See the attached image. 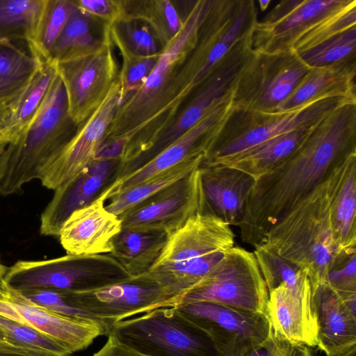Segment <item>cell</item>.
I'll use <instances>...</instances> for the list:
<instances>
[{"label":"cell","instance_id":"cell-1","mask_svg":"<svg viewBox=\"0 0 356 356\" xmlns=\"http://www.w3.org/2000/svg\"><path fill=\"white\" fill-rule=\"evenodd\" d=\"M356 153V104L343 105L314 126L300 146L257 180L239 225L254 247L267 232L342 161Z\"/></svg>","mask_w":356,"mask_h":356},{"label":"cell","instance_id":"cell-2","mask_svg":"<svg viewBox=\"0 0 356 356\" xmlns=\"http://www.w3.org/2000/svg\"><path fill=\"white\" fill-rule=\"evenodd\" d=\"M212 0L193 1L178 34L162 49L145 83L118 107L105 141L124 138L123 164L147 152L165 130L181 67L195 48ZM104 141V142H105Z\"/></svg>","mask_w":356,"mask_h":356},{"label":"cell","instance_id":"cell-3","mask_svg":"<svg viewBox=\"0 0 356 356\" xmlns=\"http://www.w3.org/2000/svg\"><path fill=\"white\" fill-rule=\"evenodd\" d=\"M350 155L284 214L258 244L301 269L312 291L326 282L329 272L354 254L339 245L331 218L332 199Z\"/></svg>","mask_w":356,"mask_h":356},{"label":"cell","instance_id":"cell-4","mask_svg":"<svg viewBox=\"0 0 356 356\" xmlns=\"http://www.w3.org/2000/svg\"><path fill=\"white\" fill-rule=\"evenodd\" d=\"M230 225L210 213L191 217L168 236L163 251L145 273L175 298L199 286L234 246ZM178 305V306H179Z\"/></svg>","mask_w":356,"mask_h":356},{"label":"cell","instance_id":"cell-5","mask_svg":"<svg viewBox=\"0 0 356 356\" xmlns=\"http://www.w3.org/2000/svg\"><path fill=\"white\" fill-rule=\"evenodd\" d=\"M76 130L68 114L65 89L58 73L30 121L10 142L0 194L18 193L39 179L44 166Z\"/></svg>","mask_w":356,"mask_h":356},{"label":"cell","instance_id":"cell-6","mask_svg":"<svg viewBox=\"0 0 356 356\" xmlns=\"http://www.w3.org/2000/svg\"><path fill=\"white\" fill-rule=\"evenodd\" d=\"M356 104L345 97L321 99L296 110L259 112L234 108L200 165H213L278 135L310 129L337 108Z\"/></svg>","mask_w":356,"mask_h":356},{"label":"cell","instance_id":"cell-7","mask_svg":"<svg viewBox=\"0 0 356 356\" xmlns=\"http://www.w3.org/2000/svg\"><path fill=\"white\" fill-rule=\"evenodd\" d=\"M131 277L109 254H67L49 259L19 260L8 267L4 280L20 291L37 289L81 291Z\"/></svg>","mask_w":356,"mask_h":356},{"label":"cell","instance_id":"cell-8","mask_svg":"<svg viewBox=\"0 0 356 356\" xmlns=\"http://www.w3.org/2000/svg\"><path fill=\"white\" fill-rule=\"evenodd\" d=\"M309 69L293 49L276 54L252 50L232 83L234 108L279 111Z\"/></svg>","mask_w":356,"mask_h":356},{"label":"cell","instance_id":"cell-9","mask_svg":"<svg viewBox=\"0 0 356 356\" xmlns=\"http://www.w3.org/2000/svg\"><path fill=\"white\" fill-rule=\"evenodd\" d=\"M122 341L151 356H219L177 307H160L111 325ZM109 331V332H110Z\"/></svg>","mask_w":356,"mask_h":356},{"label":"cell","instance_id":"cell-10","mask_svg":"<svg viewBox=\"0 0 356 356\" xmlns=\"http://www.w3.org/2000/svg\"><path fill=\"white\" fill-rule=\"evenodd\" d=\"M268 290L253 252L240 247L225 252L207 278L186 293L179 305L212 302L266 315Z\"/></svg>","mask_w":356,"mask_h":356},{"label":"cell","instance_id":"cell-11","mask_svg":"<svg viewBox=\"0 0 356 356\" xmlns=\"http://www.w3.org/2000/svg\"><path fill=\"white\" fill-rule=\"evenodd\" d=\"M177 307L186 322L211 342L219 356H245L273 330L266 314L220 303L200 301Z\"/></svg>","mask_w":356,"mask_h":356},{"label":"cell","instance_id":"cell-12","mask_svg":"<svg viewBox=\"0 0 356 356\" xmlns=\"http://www.w3.org/2000/svg\"><path fill=\"white\" fill-rule=\"evenodd\" d=\"M60 291L69 305L88 314L109 329L115 323L155 309L179 305L175 298L147 274L98 289Z\"/></svg>","mask_w":356,"mask_h":356},{"label":"cell","instance_id":"cell-13","mask_svg":"<svg viewBox=\"0 0 356 356\" xmlns=\"http://www.w3.org/2000/svg\"><path fill=\"white\" fill-rule=\"evenodd\" d=\"M58 64L67 99L69 116L77 128L101 105L118 79L109 27L104 24L100 46L94 51Z\"/></svg>","mask_w":356,"mask_h":356},{"label":"cell","instance_id":"cell-14","mask_svg":"<svg viewBox=\"0 0 356 356\" xmlns=\"http://www.w3.org/2000/svg\"><path fill=\"white\" fill-rule=\"evenodd\" d=\"M247 40L237 42L185 104L172 124L144 154L122 165L118 179L136 171L193 127L213 103L229 91L233 81L251 53Z\"/></svg>","mask_w":356,"mask_h":356},{"label":"cell","instance_id":"cell-15","mask_svg":"<svg viewBox=\"0 0 356 356\" xmlns=\"http://www.w3.org/2000/svg\"><path fill=\"white\" fill-rule=\"evenodd\" d=\"M232 110L231 88L216 100L202 118L175 142L136 171L115 181L104 192L106 200L186 160L200 156L204 157Z\"/></svg>","mask_w":356,"mask_h":356},{"label":"cell","instance_id":"cell-16","mask_svg":"<svg viewBox=\"0 0 356 356\" xmlns=\"http://www.w3.org/2000/svg\"><path fill=\"white\" fill-rule=\"evenodd\" d=\"M199 168L119 216L122 229H154L170 235L193 216L210 213Z\"/></svg>","mask_w":356,"mask_h":356},{"label":"cell","instance_id":"cell-17","mask_svg":"<svg viewBox=\"0 0 356 356\" xmlns=\"http://www.w3.org/2000/svg\"><path fill=\"white\" fill-rule=\"evenodd\" d=\"M120 99L119 79L97 109L79 127L41 172L42 185L55 191L88 166L106 140Z\"/></svg>","mask_w":356,"mask_h":356},{"label":"cell","instance_id":"cell-18","mask_svg":"<svg viewBox=\"0 0 356 356\" xmlns=\"http://www.w3.org/2000/svg\"><path fill=\"white\" fill-rule=\"evenodd\" d=\"M347 0H282L261 20L252 35V50L276 54L293 49L298 40L316 23Z\"/></svg>","mask_w":356,"mask_h":356},{"label":"cell","instance_id":"cell-19","mask_svg":"<svg viewBox=\"0 0 356 356\" xmlns=\"http://www.w3.org/2000/svg\"><path fill=\"white\" fill-rule=\"evenodd\" d=\"M0 298L17 313L19 323L50 337L71 354L87 348L96 338L109 333V327L96 319L70 317L37 305L4 278L0 283Z\"/></svg>","mask_w":356,"mask_h":356},{"label":"cell","instance_id":"cell-20","mask_svg":"<svg viewBox=\"0 0 356 356\" xmlns=\"http://www.w3.org/2000/svg\"><path fill=\"white\" fill-rule=\"evenodd\" d=\"M122 161L93 160L68 182L56 189L40 216L42 235L58 237L69 218L97 199L118 179Z\"/></svg>","mask_w":356,"mask_h":356},{"label":"cell","instance_id":"cell-21","mask_svg":"<svg viewBox=\"0 0 356 356\" xmlns=\"http://www.w3.org/2000/svg\"><path fill=\"white\" fill-rule=\"evenodd\" d=\"M104 192L89 204L74 211L63 224L58 238L67 254L110 253L112 241L122 229L118 216L108 211Z\"/></svg>","mask_w":356,"mask_h":356},{"label":"cell","instance_id":"cell-22","mask_svg":"<svg viewBox=\"0 0 356 356\" xmlns=\"http://www.w3.org/2000/svg\"><path fill=\"white\" fill-rule=\"evenodd\" d=\"M266 316L273 333L293 344L318 347V326L312 289L292 290L280 284L268 292Z\"/></svg>","mask_w":356,"mask_h":356},{"label":"cell","instance_id":"cell-23","mask_svg":"<svg viewBox=\"0 0 356 356\" xmlns=\"http://www.w3.org/2000/svg\"><path fill=\"white\" fill-rule=\"evenodd\" d=\"M199 171L209 211L229 225L238 227L256 180L224 165H200Z\"/></svg>","mask_w":356,"mask_h":356},{"label":"cell","instance_id":"cell-24","mask_svg":"<svg viewBox=\"0 0 356 356\" xmlns=\"http://www.w3.org/2000/svg\"><path fill=\"white\" fill-rule=\"evenodd\" d=\"M318 326V348L326 356H341L356 346V317L327 282L312 291Z\"/></svg>","mask_w":356,"mask_h":356},{"label":"cell","instance_id":"cell-25","mask_svg":"<svg viewBox=\"0 0 356 356\" xmlns=\"http://www.w3.org/2000/svg\"><path fill=\"white\" fill-rule=\"evenodd\" d=\"M356 60L311 67L282 104L280 111L300 108L315 102L332 97L356 101Z\"/></svg>","mask_w":356,"mask_h":356},{"label":"cell","instance_id":"cell-26","mask_svg":"<svg viewBox=\"0 0 356 356\" xmlns=\"http://www.w3.org/2000/svg\"><path fill=\"white\" fill-rule=\"evenodd\" d=\"M169 235L162 231L122 229L112 241L109 255L131 277L145 274L156 261Z\"/></svg>","mask_w":356,"mask_h":356},{"label":"cell","instance_id":"cell-27","mask_svg":"<svg viewBox=\"0 0 356 356\" xmlns=\"http://www.w3.org/2000/svg\"><path fill=\"white\" fill-rule=\"evenodd\" d=\"M312 129H298L278 135L216 165L240 170L257 180L293 154Z\"/></svg>","mask_w":356,"mask_h":356},{"label":"cell","instance_id":"cell-28","mask_svg":"<svg viewBox=\"0 0 356 356\" xmlns=\"http://www.w3.org/2000/svg\"><path fill=\"white\" fill-rule=\"evenodd\" d=\"M356 153L350 156L331 206L335 238L348 254L356 252Z\"/></svg>","mask_w":356,"mask_h":356},{"label":"cell","instance_id":"cell-29","mask_svg":"<svg viewBox=\"0 0 356 356\" xmlns=\"http://www.w3.org/2000/svg\"><path fill=\"white\" fill-rule=\"evenodd\" d=\"M48 0H0V44L36 38Z\"/></svg>","mask_w":356,"mask_h":356},{"label":"cell","instance_id":"cell-30","mask_svg":"<svg viewBox=\"0 0 356 356\" xmlns=\"http://www.w3.org/2000/svg\"><path fill=\"white\" fill-rule=\"evenodd\" d=\"M42 63L13 43L0 44V101L8 108L19 97Z\"/></svg>","mask_w":356,"mask_h":356},{"label":"cell","instance_id":"cell-31","mask_svg":"<svg viewBox=\"0 0 356 356\" xmlns=\"http://www.w3.org/2000/svg\"><path fill=\"white\" fill-rule=\"evenodd\" d=\"M204 156L186 160L152 178L117 193L110 198L106 209L119 216L137 204L172 185L198 168Z\"/></svg>","mask_w":356,"mask_h":356},{"label":"cell","instance_id":"cell-32","mask_svg":"<svg viewBox=\"0 0 356 356\" xmlns=\"http://www.w3.org/2000/svg\"><path fill=\"white\" fill-rule=\"evenodd\" d=\"M57 66V63L51 59L43 62L19 97L8 108L9 116L5 130L13 140L37 111L58 74Z\"/></svg>","mask_w":356,"mask_h":356},{"label":"cell","instance_id":"cell-33","mask_svg":"<svg viewBox=\"0 0 356 356\" xmlns=\"http://www.w3.org/2000/svg\"><path fill=\"white\" fill-rule=\"evenodd\" d=\"M125 16L145 23L164 47L179 32L183 24L178 12L169 0H124Z\"/></svg>","mask_w":356,"mask_h":356},{"label":"cell","instance_id":"cell-34","mask_svg":"<svg viewBox=\"0 0 356 356\" xmlns=\"http://www.w3.org/2000/svg\"><path fill=\"white\" fill-rule=\"evenodd\" d=\"M90 19L89 15L76 7L54 44L49 59L59 63L96 50L100 46L102 39L99 40L92 35Z\"/></svg>","mask_w":356,"mask_h":356},{"label":"cell","instance_id":"cell-35","mask_svg":"<svg viewBox=\"0 0 356 356\" xmlns=\"http://www.w3.org/2000/svg\"><path fill=\"white\" fill-rule=\"evenodd\" d=\"M74 1L48 0L36 38L29 48L41 61L49 59L51 51L76 9Z\"/></svg>","mask_w":356,"mask_h":356},{"label":"cell","instance_id":"cell-36","mask_svg":"<svg viewBox=\"0 0 356 356\" xmlns=\"http://www.w3.org/2000/svg\"><path fill=\"white\" fill-rule=\"evenodd\" d=\"M253 252L268 292L283 284L294 291L311 286L307 275L298 267L260 245Z\"/></svg>","mask_w":356,"mask_h":356},{"label":"cell","instance_id":"cell-37","mask_svg":"<svg viewBox=\"0 0 356 356\" xmlns=\"http://www.w3.org/2000/svg\"><path fill=\"white\" fill-rule=\"evenodd\" d=\"M355 26L356 1L347 0L303 34L293 49L300 54Z\"/></svg>","mask_w":356,"mask_h":356},{"label":"cell","instance_id":"cell-38","mask_svg":"<svg viewBox=\"0 0 356 356\" xmlns=\"http://www.w3.org/2000/svg\"><path fill=\"white\" fill-rule=\"evenodd\" d=\"M108 27L113 45L119 50L122 57V67L119 72L118 79L120 83V99L122 104L128 97L138 90L145 83L160 54L148 56L134 54L127 49L110 25Z\"/></svg>","mask_w":356,"mask_h":356},{"label":"cell","instance_id":"cell-39","mask_svg":"<svg viewBox=\"0 0 356 356\" xmlns=\"http://www.w3.org/2000/svg\"><path fill=\"white\" fill-rule=\"evenodd\" d=\"M310 68L356 58V26L298 54Z\"/></svg>","mask_w":356,"mask_h":356},{"label":"cell","instance_id":"cell-40","mask_svg":"<svg viewBox=\"0 0 356 356\" xmlns=\"http://www.w3.org/2000/svg\"><path fill=\"white\" fill-rule=\"evenodd\" d=\"M0 327L6 338L16 344L46 356H70L60 343L42 332L0 316Z\"/></svg>","mask_w":356,"mask_h":356},{"label":"cell","instance_id":"cell-41","mask_svg":"<svg viewBox=\"0 0 356 356\" xmlns=\"http://www.w3.org/2000/svg\"><path fill=\"white\" fill-rule=\"evenodd\" d=\"M110 26L127 49L136 55H158L163 48L152 29L143 22L125 17Z\"/></svg>","mask_w":356,"mask_h":356},{"label":"cell","instance_id":"cell-42","mask_svg":"<svg viewBox=\"0 0 356 356\" xmlns=\"http://www.w3.org/2000/svg\"><path fill=\"white\" fill-rule=\"evenodd\" d=\"M22 292L32 302L58 314L70 317L93 318L88 314L69 305L59 290L37 289Z\"/></svg>","mask_w":356,"mask_h":356},{"label":"cell","instance_id":"cell-43","mask_svg":"<svg viewBox=\"0 0 356 356\" xmlns=\"http://www.w3.org/2000/svg\"><path fill=\"white\" fill-rule=\"evenodd\" d=\"M76 6L82 12L112 25L125 16L124 0H74Z\"/></svg>","mask_w":356,"mask_h":356},{"label":"cell","instance_id":"cell-44","mask_svg":"<svg viewBox=\"0 0 356 356\" xmlns=\"http://www.w3.org/2000/svg\"><path fill=\"white\" fill-rule=\"evenodd\" d=\"M326 282L339 296L356 293V253L332 268Z\"/></svg>","mask_w":356,"mask_h":356},{"label":"cell","instance_id":"cell-45","mask_svg":"<svg viewBox=\"0 0 356 356\" xmlns=\"http://www.w3.org/2000/svg\"><path fill=\"white\" fill-rule=\"evenodd\" d=\"M245 356H313L309 347L291 343L276 336L273 330L268 338Z\"/></svg>","mask_w":356,"mask_h":356},{"label":"cell","instance_id":"cell-46","mask_svg":"<svg viewBox=\"0 0 356 356\" xmlns=\"http://www.w3.org/2000/svg\"><path fill=\"white\" fill-rule=\"evenodd\" d=\"M91 356H151L122 341L113 331L107 335L105 343Z\"/></svg>","mask_w":356,"mask_h":356},{"label":"cell","instance_id":"cell-47","mask_svg":"<svg viewBox=\"0 0 356 356\" xmlns=\"http://www.w3.org/2000/svg\"><path fill=\"white\" fill-rule=\"evenodd\" d=\"M0 356H46L14 343L8 339L0 340Z\"/></svg>","mask_w":356,"mask_h":356},{"label":"cell","instance_id":"cell-48","mask_svg":"<svg viewBox=\"0 0 356 356\" xmlns=\"http://www.w3.org/2000/svg\"><path fill=\"white\" fill-rule=\"evenodd\" d=\"M13 140L10 138H0V183L6 172L8 158V147Z\"/></svg>","mask_w":356,"mask_h":356},{"label":"cell","instance_id":"cell-49","mask_svg":"<svg viewBox=\"0 0 356 356\" xmlns=\"http://www.w3.org/2000/svg\"><path fill=\"white\" fill-rule=\"evenodd\" d=\"M8 116L9 111L8 107L0 101V131L6 129Z\"/></svg>","mask_w":356,"mask_h":356},{"label":"cell","instance_id":"cell-50","mask_svg":"<svg viewBox=\"0 0 356 356\" xmlns=\"http://www.w3.org/2000/svg\"><path fill=\"white\" fill-rule=\"evenodd\" d=\"M8 267L6 266L0 259V283L2 280L4 278V276L7 272Z\"/></svg>","mask_w":356,"mask_h":356},{"label":"cell","instance_id":"cell-51","mask_svg":"<svg viewBox=\"0 0 356 356\" xmlns=\"http://www.w3.org/2000/svg\"><path fill=\"white\" fill-rule=\"evenodd\" d=\"M270 0L267 1H258L259 6L260 7V9L261 11H264L266 10V8L268 7L269 4L270 3Z\"/></svg>","mask_w":356,"mask_h":356},{"label":"cell","instance_id":"cell-52","mask_svg":"<svg viewBox=\"0 0 356 356\" xmlns=\"http://www.w3.org/2000/svg\"><path fill=\"white\" fill-rule=\"evenodd\" d=\"M341 356H356V346L341 355Z\"/></svg>","mask_w":356,"mask_h":356},{"label":"cell","instance_id":"cell-53","mask_svg":"<svg viewBox=\"0 0 356 356\" xmlns=\"http://www.w3.org/2000/svg\"><path fill=\"white\" fill-rule=\"evenodd\" d=\"M10 138L13 139L12 136L10 135V134L6 130L0 131V138Z\"/></svg>","mask_w":356,"mask_h":356},{"label":"cell","instance_id":"cell-54","mask_svg":"<svg viewBox=\"0 0 356 356\" xmlns=\"http://www.w3.org/2000/svg\"><path fill=\"white\" fill-rule=\"evenodd\" d=\"M7 339L4 335V333L1 329V327H0V340H6Z\"/></svg>","mask_w":356,"mask_h":356}]
</instances>
